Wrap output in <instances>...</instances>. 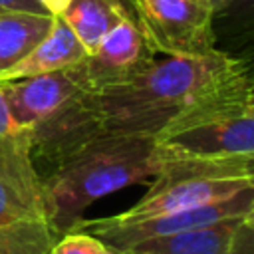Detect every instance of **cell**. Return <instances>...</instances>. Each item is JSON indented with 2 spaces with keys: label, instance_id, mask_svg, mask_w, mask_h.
Listing matches in <instances>:
<instances>
[{
  "label": "cell",
  "instance_id": "cell-7",
  "mask_svg": "<svg viewBox=\"0 0 254 254\" xmlns=\"http://www.w3.org/2000/svg\"><path fill=\"white\" fill-rule=\"evenodd\" d=\"M157 62V52L133 20L127 16L109 30L87 56L65 71L85 93H101L117 87Z\"/></svg>",
  "mask_w": 254,
  "mask_h": 254
},
{
  "label": "cell",
  "instance_id": "cell-10",
  "mask_svg": "<svg viewBox=\"0 0 254 254\" xmlns=\"http://www.w3.org/2000/svg\"><path fill=\"white\" fill-rule=\"evenodd\" d=\"M0 183L44 218L42 177L34 167L30 131L18 127L0 91Z\"/></svg>",
  "mask_w": 254,
  "mask_h": 254
},
{
  "label": "cell",
  "instance_id": "cell-5",
  "mask_svg": "<svg viewBox=\"0 0 254 254\" xmlns=\"http://www.w3.org/2000/svg\"><path fill=\"white\" fill-rule=\"evenodd\" d=\"M157 54L196 58L216 50L214 10L202 0H125Z\"/></svg>",
  "mask_w": 254,
  "mask_h": 254
},
{
  "label": "cell",
  "instance_id": "cell-11",
  "mask_svg": "<svg viewBox=\"0 0 254 254\" xmlns=\"http://www.w3.org/2000/svg\"><path fill=\"white\" fill-rule=\"evenodd\" d=\"M85 56H87V50L81 46L75 34L58 16H54L50 32L30 50L28 56H24L16 65L0 73V83L10 79L67 69L73 64L81 62Z\"/></svg>",
  "mask_w": 254,
  "mask_h": 254
},
{
  "label": "cell",
  "instance_id": "cell-15",
  "mask_svg": "<svg viewBox=\"0 0 254 254\" xmlns=\"http://www.w3.org/2000/svg\"><path fill=\"white\" fill-rule=\"evenodd\" d=\"M50 254H115V252L89 232L69 230L54 242Z\"/></svg>",
  "mask_w": 254,
  "mask_h": 254
},
{
  "label": "cell",
  "instance_id": "cell-12",
  "mask_svg": "<svg viewBox=\"0 0 254 254\" xmlns=\"http://www.w3.org/2000/svg\"><path fill=\"white\" fill-rule=\"evenodd\" d=\"M127 16H131V10L125 0H69L58 18L75 34L81 46L91 52L99 40Z\"/></svg>",
  "mask_w": 254,
  "mask_h": 254
},
{
  "label": "cell",
  "instance_id": "cell-4",
  "mask_svg": "<svg viewBox=\"0 0 254 254\" xmlns=\"http://www.w3.org/2000/svg\"><path fill=\"white\" fill-rule=\"evenodd\" d=\"M254 157H175L171 155L153 177L149 190L111 220H141L149 216L196 208L228 198L254 187Z\"/></svg>",
  "mask_w": 254,
  "mask_h": 254
},
{
  "label": "cell",
  "instance_id": "cell-18",
  "mask_svg": "<svg viewBox=\"0 0 254 254\" xmlns=\"http://www.w3.org/2000/svg\"><path fill=\"white\" fill-rule=\"evenodd\" d=\"M38 2L42 4V8H44L48 14H52V16H60L62 10L67 6L69 0H38Z\"/></svg>",
  "mask_w": 254,
  "mask_h": 254
},
{
  "label": "cell",
  "instance_id": "cell-2",
  "mask_svg": "<svg viewBox=\"0 0 254 254\" xmlns=\"http://www.w3.org/2000/svg\"><path fill=\"white\" fill-rule=\"evenodd\" d=\"M169 157L151 135L101 133L83 141L42 179L46 222L56 234L73 230L87 206L119 189L153 179Z\"/></svg>",
  "mask_w": 254,
  "mask_h": 254
},
{
  "label": "cell",
  "instance_id": "cell-13",
  "mask_svg": "<svg viewBox=\"0 0 254 254\" xmlns=\"http://www.w3.org/2000/svg\"><path fill=\"white\" fill-rule=\"evenodd\" d=\"M52 14L22 10L0 12V73L16 65L50 32Z\"/></svg>",
  "mask_w": 254,
  "mask_h": 254
},
{
  "label": "cell",
  "instance_id": "cell-14",
  "mask_svg": "<svg viewBox=\"0 0 254 254\" xmlns=\"http://www.w3.org/2000/svg\"><path fill=\"white\" fill-rule=\"evenodd\" d=\"M58 234L44 218H24L0 226V254H50Z\"/></svg>",
  "mask_w": 254,
  "mask_h": 254
},
{
  "label": "cell",
  "instance_id": "cell-3",
  "mask_svg": "<svg viewBox=\"0 0 254 254\" xmlns=\"http://www.w3.org/2000/svg\"><path fill=\"white\" fill-rule=\"evenodd\" d=\"M155 141L175 157H254V97L248 67L181 111Z\"/></svg>",
  "mask_w": 254,
  "mask_h": 254
},
{
  "label": "cell",
  "instance_id": "cell-20",
  "mask_svg": "<svg viewBox=\"0 0 254 254\" xmlns=\"http://www.w3.org/2000/svg\"><path fill=\"white\" fill-rule=\"evenodd\" d=\"M135 254H147V252H135Z\"/></svg>",
  "mask_w": 254,
  "mask_h": 254
},
{
  "label": "cell",
  "instance_id": "cell-19",
  "mask_svg": "<svg viewBox=\"0 0 254 254\" xmlns=\"http://www.w3.org/2000/svg\"><path fill=\"white\" fill-rule=\"evenodd\" d=\"M202 2H206L214 12H218V10H222V8H228L234 0H202Z\"/></svg>",
  "mask_w": 254,
  "mask_h": 254
},
{
  "label": "cell",
  "instance_id": "cell-6",
  "mask_svg": "<svg viewBox=\"0 0 254 254\" xmlns=\"http://www.w3.org/2000/svg\"><path fill=\"white\" fill-rule=\"evenodd\" d=\"M250 212H254V187L244 189L228 198H222L210 204L169 212V214H159V216H149L141 220H111L109 216L97 218V220L81 218L73 230H89V234L105 242L115 254H123L127 248L151 238L194 230L224 218L242 216Z\"/></svg>",
  "mask_w": 254,
  "mask_h": 254
},
{
  "label": "cell",
  "instance_id": "cell-1",
  "mask_svg": "<svg viewBox=\"0 0 254 254\" xmlns=\"http://www.w3.org/2000/svg\"><path fill=\"white\" fill-rule=\"evenodd\" d=\"M246 67L240 58L220 50L196 58L167 56L117 87L101 93L81 91V103L93 137L101 133L155 137L181 111Z\"/></svg>",
  "mask_w": 254,
  "mask_h": 254
},
{
  "label": "cell",
  "instance_id": "cell-9",
  "mask_svg": "<svg viewBox=\"0 0 254 254\" xmlns=\"http://www.w3.org/2000/svg\"><path fill=\"white\" fill-rule=\"evenodd\" d=\"M8 113L12 121L32 131L36 125L52 117L67 99H71L79 87L65 69L20 77L0 83Z\"/></svg>",
  "mask_w": 254,
  "mask_h": 254
},
{
  "label": "cell",
  "instance_id": "cell-17",
  "mask_svg": "<svg viewBox=\"0 0 254 254\" xmlns=\"http://www.w3.org/2000/svg\"><path fill=\"white\" fill-rule=\"evenodd\" d=\"M2 10H22V12L48 14L38 0H0V12Z\"/></svg>",
  "mask_w": 254,
  "mask_h": 254
},
{
  "label": "cell",
  "instance_id": "cell-8",
  "mask_svg": "<svg viewBox=\"0 0 254 254\" xmlns=\"http://www.w3.org/2000/svg\"><path fill=\"white\" fill-rule=\"evenodd\" d=\"M254 254V212L218 220L208 226L151 238L123 254Z\"/></svg>",
  "mask_w": 254,
  "mask_h": 254
},
{
  "label": "cell",
  "instance_id": "cell-16",
  "mask_svg": "<svg viewBox=\"0 0 254 254\" xmlns=\"http://www.w3.org/2000/svg\"><path fill=\"white\" fill-rule=\"evenodd\" d=\"M24 218H42L28 204H24L4 183H0V226ZM46 220V218H44Z\"/></svg>",
  "mask_w": 254,
  "mask_h": 254
}]
</instances>
